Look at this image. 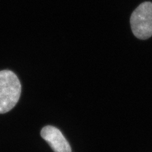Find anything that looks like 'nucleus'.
I'll use <instances>...</instances> for the list:
<instances>
[{
  "mask_svg": "<svg viewBox=\"0 0 152 152\" xmlns=\"http://www.w3.org/2000/svg\"><path fill=\"white\" fill-rule=\"evenodd\" d=\"M21 84L17 75L9 70L0 71V114L10 111L21 94Z\"/></svg>",
  "mask_w": 152,
  "mask_h": 152,
  "instance_id": "obj_1",
  "label": "nucleus"
},
{
  "mask_svg": "<svg viewBox=\"0 0 152 152\" xmlns=\"http://www.w3.org/2000/svg\"><path fill=\"white\" fill-rule=\"evenodd\" d=\"M132 33L140 39L152 36V3L145 1L137 7L130 18Z\"/></svg>",
  "mask_w": 152,
  "mask_h": 152,
  "instance_id": "obj_2",
  "label": "nucleus"
},
{
  "mask_svg": "<svg viewBox=\"0 0 152 152\" xmlns=\"http://www.w3.org/2000/svg\"><path fill=\"white\" fill-rule=\"evenodd\" d=\"M41 135L54 152H72L69 142L56 127L51 126H46L41 130Z\"/></svg>",
  "mask_w": 152,
  "mask_h": 152,
  "instance_id": "obj_3",
  "label": "nucleus"
}]
</instances>
